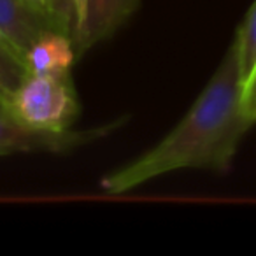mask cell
Instances as JSON below:
<instances>
[{"label": "cell", "instance_id": "obj_1", "mask_svg": "<svg viewBox=\"0 0 256 256\" xmlns=\"http://www.w3.org/2000/svg\"><path fill=\"white\" fill-rule=\"evenodd\" d=\"M252 124L244 109L237 46L232 42L186 116L148 153L104 176L100 190L107 195H123L182 168L226 172Z\"/></svg>", "mask_w": 256, "mask_h": 256}, {"label": "cell", "instance_id": "obj_2", "mask_svg": "<svg viewBox=\"0 0 256 256\" xmlns=\"http://www.w3.org/2000/svg\"><path fill=\"white\" fill-rule=\"evenodd\" d=\"M6 109L34 126L67 130L79 118L81 104L70 74L50 76L28 72Z\"/></svg>", "mask_w": 256, "mask_h": 256}, {"label": "cell", "instance_id": "obj_3", "mask_svg": "<svg viewBox=\"0 0 256 256\" xmlns=\"http://www.w3.org/2000/svg\"><path fill=\"white\" fill-rule=\"evenodd\" d=\"M120 123H109L88 130H46L22 121L0 106V156L12 153H67L116 130Z\"/></svg>", "mask_w": 256, "mask_h": 256}, {"label": "cell", "instance_id": "obj_4", "mask_svg": "<svg viewBox=\"0 0 256 256\" xmlns=\"http://www.w3.org/2000/svg\"><path fill=\"white\" fill-rule=\"evenodd\" d=\"M74 22L68 16L46 11L30 0H0V39L25 64V54L37 39L50 32L70 34Z\"/></svg>", "mask_w": 256, "mask_h": 256}, {"label": "cell", "instance_id": "obj_5", "mask_svg": "<svg viewBox=\"0 0 256 256\" xmlns=\"http://www.w3.org/2000/svg\"><path fill=\"white\" fill-rule=\"evenodd\" d=\"M139 4L140 0H86L84 20L72 32L78 58L93 46L110 39L132 18Z\"/></svg>", "mask_w": 256, "mask_h": 256}, {"label": "cell", "instance_id": "obj_6", "mask_svg": "<svg viewBox=\"0 0 256 256\" xmlns=\"http://www.w3.org/2000/svg\"><path fill=\"white\" fill-rule=\"evenodd\" d=\"M78 53L70 34L50 32L37 39L25 54V65L34 74H70Z\"/></svg>", "mask_w": 256, "mask_h": 256}, {"label": "cell", "instance_id": "obj_7", "mask_svg": "<svg viewBox=\"0 0 256 256\" xmlns=\"http://www.w3.org/2000/svg\"><path fill=\"white\" fill-rule=\"evenodd\" d=\"M234 42L237 46L240 79L246 86L249 76H251V72L256 67V0L249 8L242 25L238 26Z\"/></svg>", "mask_w": 256, "mask_h": 256}, {"label": "cell", "instance_id": "obj_8", "mask_svg": "<svg viewBox=\"0 0 256 256\" xmlns=\"http://www.w3.org/2000/svg\"><path fill=\"white\" fill-rule=\"evenodd\" d=\"M26 74L28 68L22 58L8 44L0 40V106H9L12 95Z\"/></svg>", "mask_w": 256, "mask_h": 256}, {"label": "cell", "instance_id": "obj_9", "mask_svg": "<svg viewBox=\"0 0 256 256\" xmlns=\"http://www.w3.org/2000/svg\"><path fill=\"white\" fill-rule=\"evenodd\" d=\"M244 109L249 120L256 123V67L244 86Z\"/></svg>", "mask_w": 256, "mask_h": 256}, {"label": "cell", "instance_id": "obj_10", "mask_svg": "<svg viewBox=\"0 0 256 256\" xmlns=\"http://www.w3.org/2000/svg\"><path fill=\"white\" fill-rule=\"evenodd\" d=\"M30 2H34V4L39 6V8L46 9V11H51V12H56V14L72 18L70 0H30ZM72 22H74V18H72Z\"/></svg>", "mask_w": 256, "mask_h": 256}, {"label": "cell", "instance_id": "obj_11", "mask_svg": "<svg viewBox=\"0 0 256 256\" xmlns=\"http://www.w3.org/2000/svg\"><path fill=\"white\" fill-rule=\"evenodd\" d=\"M70 6H72V18H74V28H72V32H74L82 23V20H84L86 0H70Z\"/></svg>", "mask_w": 256, "mask_h": 256}, {"label": "cell", "instance_id": "obj_12", "mask_svg": "<svg viewBox=\"0 0 256 256\" xmlns=\"http://www.w3.org/2000/svg\"><path fill=\"white\" fill-rule=\"evenodd\" d=\"M0 40H2V39H0ZM2 42H4V40H2Z\"/></svg>", "mask_w": 256, "mask_h": 256}]
</instances>
